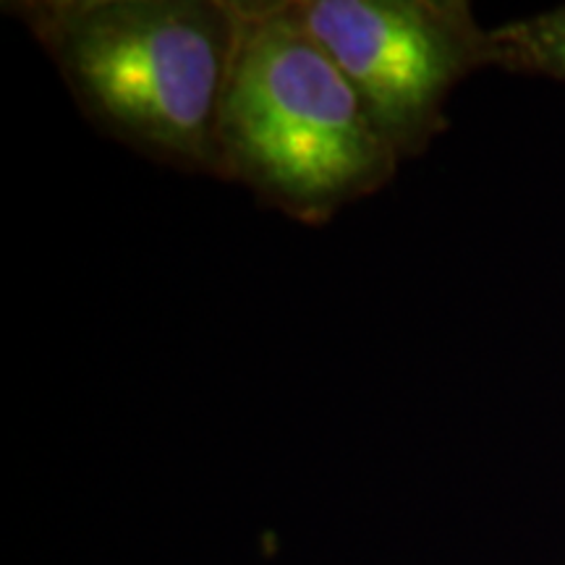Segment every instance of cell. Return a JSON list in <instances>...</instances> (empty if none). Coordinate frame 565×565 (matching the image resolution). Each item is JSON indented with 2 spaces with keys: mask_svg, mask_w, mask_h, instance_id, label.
Segmentation results:
<instances>
[{
  "mask_svg": "<svg viewBox=\"0 0 565 565\" xmlns=\"http://www.w3.org/2000/svg\"><path fill=\"white\" fill-rule=\"evenodd\" d=\"M490 32L494 68L565 82V6L513 19Z\"/></svg>",
  "mask_w": 565,
  "mask_h": 565,
  "instance_id": "cell-4",
  "label": "cell"
},
{
  "mask_svg": "<svg viewBox=\"0 0 565 565\" xmlns=\"http://www.w3.org/2000/svg\"><path fill=\"white\" fill-rule=\"evenodd\" d=\"M3 9L92 126L131 152L215 179L242 0H13Z\"/></svg>",
  "mask_w": 565,
  "mask_h": 565,
  "instance_id": "cell-1",
  "label": "cell"
},
{
  "mask_svg": "<svg viewBox=\"0 0 565 565\" xmlns=\"http://www.w3.org/2000/svg\"><path fill=\"white\" fill-rule=\"evenodd\" d=\"M353 84L401 160L448 129L458 84L494 66L492 32L466 0H288Z\"/></svg>",
  "mask_w": 565,
  "mask_h": 565,
  "instance_id": "cell-3",
  "label": "cell"
},
{
  "mask_svg": "<svg viewBox=\"0 0 565 565\" xmlns=\"http://www.w3.org/2000/svg\"><path fill=\"white\" fill-rule=\"evenodd\" d=\"M242 11L215 179L303 225L330 223L385 189L401 154L288 0H242Z\"/></svg>",
  "mask_w": 565,
  "mask_h": 565,
  "instance_id": "cell-2",
  "label": "cell"
}]
</instances>
